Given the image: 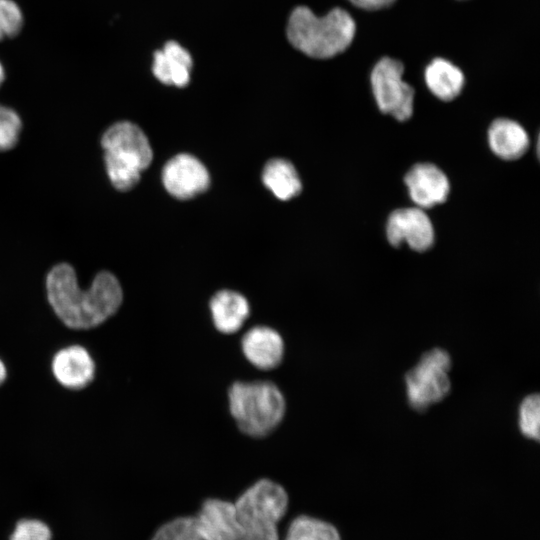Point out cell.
<instances>
[{
    "mask_svg": "<svg viewBox=\"0 0 540 540\" xmlns=\"http://www.w3.org/2000/svg\"><path fill=\"white\" fill-rule=\"evenodd\" d=\"M48 301L68 327L88 329L116 313L123 301L119 280L108 271L99 272L87 290H81L74 268L68 263L55 265L46 277Z\"/></svg>",
    "mask_w": 540,
    "mask_h": 540,
    "instance_id": "1",
    "label": "cell"
},
{
    "mask_svg": "<svg viewBox=\"0 0 540 540\" xmlns=\"http://www.w3.org/2000/svg\"><path fill=\"white\" fill-rule=\"evenodd\" d=\"M356 23L342 8H334L324 16L299 6L293 10L287 25L289 42L299 51L316 59H327L345 51L352 43Z\"/></svg>",
    "mask_w": 540,
    "mask_h": 540,
    "instance_id": "2",
    "label": "cell"
},
{
    "mask_svg": "<svg viewBox=\"0 0 540 540\" xmlns=\"http://www.w3.org/2000/svg\"><path fill=\"white\" fill-rule=\"evenodd\" d=\"M229 412L238 429L247 436L263 438L281 424L286 400L272 381H235L228 388Z\"/></svg>",
    "mask_w": 540,
    "mask_h": 540,
    "instance_id": "3",
    "label": "cell"
},
{
    "mask_svg": "<svg viewBox=\"0 0 540 540\" xmlns=\"http://www.w3.org/2000/svg\"><path fill=\"white\" fill-rule=\"evenodd\" d=\"M101 146L109 180L120 191L132 189L152 162L153 151L146 134L130 121H119L107 128Z\"/></svg>",
    "mask_w": 540,
    "mask_h": 540,
    "instance_id": "4",
    "label": "cell"
},
{
    "mask_svg": "<svg viewBox=\"0 0 540 540\" xmlns=\"http://www.w3.org/2000/svg\"><path fill=\"white\" fill-rule=\"evenodd\" d=\"M240 540H279L278 522L288 507V494L278 483L261 479L234 503Z\"/></svg>",
    "mask_w": 540,
    "mask_h": 540,
    "instance_id": "5",
    "label": "cell"
},
{
    "mask_svg": "<svg viewBox=\"0 0 540 540\" xmlns=\"http://www.w3.org/2000/svg\"><path fill=\"white\" fill-rule=\"evenodd\" d=\"M452 358L443 348L421 355L404 377L405 395L410 408L423 412L444 400L451 392Z\"/></svg>",
    "mask_w": 540,
    "mask_h": 540,
    "instance_id": "6",
    "label": "cell"
},
{
    "mask_svg": "<svg viewBox=\"0 0 540 540\" xmlns=\"http://www.w3.org/2000/svg\"><path fill=\"white\" fill-rule=\"evenodd\" d=\"M403 64L383 57L371 73L372 91L379 110L398 121H406L413 114L414 89L402 79Z\"/></svg>",
    "mask_w": 540,
    "mask_h": 540,
    "instance_id": "7",
    "label": "cell"
},
{
    "mask_svg": "<svg viewBox=\"0 0 540 540\" xmlns=\"http://www.w3.org/2000/svg\"><path fill=\"white\" fill-rule=\"evenodd\" d=\"M386 236L392 246L398 247L405 242L417 252L427 251L435 241L432 221L419 207L394 210L388 217Z\"/></svg>",
    "mask_w": 540,
    "mask_h": 540,
    "instance_id": "8",
    "label": "cell"
},
{
    "mask_svg": "<svg viewBox=\"0 0 540 540\" xmlns=\"http://www.w3.org/2000/svg\"><path fill=\"white\" fill-rule=\"evenodd\" d=\"M162 181L172 196L184 200L204 192L210 184V177L201 161L190 154L182 153L165 164Z\"/></svg>",
    "mask_w": 540,
    "mask_h": 540,
    "instance_id": "9",
    "label": "cell"
},
{
    "mask_svg": "<svg viewBox=\"0 0 540 540\" xmlns=\"http://www.w3.org/2000/svg\"><path fill=\"white\" fill-rule=\"evenodd\" d=\"M411 200L421 209L432 208L446 201L450 182L446 174L431 163H418L405 175Z\"/></svg>",
    "mask_w": 540,
    "mask_h": 540,
    "instance_id": "10",
    "label": "cell"
},
{
    "mask_svg": "<svg viewBox=\"0 0 540 540\" xmlns=\"http://www.w3.org/2000/svg\"><path fill=\"white\" fill-rule=\"evenodd\" d=\"M240 345L247 361L260 370L277 368L285 354L282 335L266 325H256L247 330L241 338Z\"/></svg>",
    "mask_w": 540,
    "mask_h": 540,
    "instance_id": "11",
    "label": "cell"
},
{
    "mask_svg": "<svg viewBox=\"0 0 540 540\" xmlns=\"http://www.w3.org/2000/svg\"><path fill=\"white\" fill-rule=\"evenodd\" d=\"M194 517L200 531L208 540H240L234 503L207 499Z\"/></svg>",
    "mask_w": 540,
    "mask_h": 540,
    "instance_id": "12",
    "label": "cell"
},
{
    "mask_svg": "<svg viewBox=\"0 0 540 540\" xmlns=\"http://www.w3.org/2000/svg\"><path fill=\"white\" fill-rule=\"evenodd\" d=\"M52 370L63 386L80 389L92 381L95 366L86 349L75 345L60 350L54 356Z\"/></svg>",
    "mask_w": 540,
    "mask_h": 540,
    "instance_id": "13",
    "label": "cell"
},
{
    "mask_svg": "<svg viewBox=\"0 0 540 540\" xmlns=\"http://www.w3.org/2000/svg\"><path fill=\"white\" fill-rule=\"evenodd\" d=\"M209 309L214 327L223 334L239 331L251 311L246 297L230 289L216 292L210 299Z\"/></svg>",
    "mask_w": 540,
    "mask_h": 540,
    "instance_id": "14",
    "label": "cell"
},
{
    "mask_svg": "<svg viewBox=\"0 0 540 540\" xmlns=\"http://www.w3.org/2000/svg\"><path fill=\"white\" fill-rule=\"evenodd\" d=\"M193 61L190 53L176 41H168L153 56L152 72L163 84L184 87L189 83Z\"/></svg>",
    "mask_w": 540,
    "mask_h": 540,
    "instance_id": "15",
    "label": "cell"
},
{
    "mask_svg": "<svg viewBox=\"0 0 540 540\" xmlns=\"http://www.w3.org/2000/svg\"><path fill=\"white\" fill-rule=\"evenodd\" d=\"M487 139L492 152L508 161L522 157L530 143L526 130L518 122L507 118H499L491 123Z\"/></svg>",
    "mask_w": 540,
    "mask_h": 540,
    "instance_id": "16",
    "label": "cell"
},
{
    "mask_svg": "<svg viewBox=\"0 0 540 540\" xmlns=\"http://www.w3.org/2000/svg\"><path fill=\"white\" fill-rule=\"evenodd\" d=\"M424 78L431 93L442 101L459 96L465 81L462 71L443 58H435L428 64Z\"/></svg>",
    "mask_w": 540,
    "mask_h": 540,
    "instance_id": "17",
    "label": "cell"
},
{
    "mask_svg": "<svg viewBox=\"0 0 540 540\" xmlns=\"http://www.w3.org/2000/svg\"><path fill=\"white\" fill-rule=\"evenodd\" d=\"M265 186L280 200L297 196L302 188L299 175L291 162L286 159H271L263 169Z\"/></svg>",
    "mask_w": 540,
    "mask_h": 540,
    "instance_id": "18",
    "label": "cell"
},
{
    "mask_svg": "<svg viewBox=\"0 0 540 540\" xmlns=\"http://www.w3.org/2000/svg\"><path fill=\"white\" fill-rule=\"evenodd\" d=\"M285 540H341V538L332 524L301 515L291 522Z\"/></svg>",
    "mask_w": 540,
    "mask_h": 540,
    "instance_id": "19",
    "label": "cell"
},
{
    "mask_svg": "<svg viewBox=\"0 0 540 540\" xmlns=\"http://www.w3.org/2000/svg\"><path fill=\"white\" fill-rule=\"evenodd\" d=\"M518 428L527 439L540 438V398L537 393L525 396L518 407Z\"/></svg>",
    "mask_w": 540,
    "mask_h": 540,
    "instance_id": "20",
    "label": "cell"
},
{
    "mask_svg": "<svg viewBox=\"0 0 540 540\" xmlns=\"http://www.w3.org/2000/svg\"><path fill=\"white\" fill-rule=\"evenodd\" d=\"M151 540H208L195 517H179L162 525Z\"/></svg>",
    "mask_w": 540,
    "mask_h": 540,
    "instance_id": "21",
    "label": "cell"
},
{
    "mask_svg": "<svg viewBox=\"0 0 540 540\" xmlns=\"http://www.w3.org/2000/svg\"><path fill=\"white\" fill-rule=\"evenodd\" d=\"M22 121L18 113L0 104V151L12 149L19 140Z\"/></svg>",
    "mask_w": 540,
    "mask_h": 540,
    "instance_id": "22",
    "label": "cell"
},
{
    "mask_svg": "<svg viewBox=\"0 0 540 540\" xmlns=\"http://www.w3.org/2000/svg\"><path fill=\"white\" fill-rule=\"evenodd\" d=\"M23 23L20 6L14 0H0V41L19 34Z\"/></svg>",
    "mask_w": 540,
    "mask_h": 540,
    "instance_id": "23",
    "label": "cell"
},
{
    "mask_svg": "<svg viewBox=\"0 0 540 540\" xmlns=\"http://www.w3.org/2000/svg\"><path fill=\"white\" fill-rule=\"evenodd\" d=\"M50 528L36 519H22L17 522L10 540H51Z\"/></svg>",
    "mask_w": 540,
    "mask_h": 540,
    "instance_id": "24",
    "label": "cell"
},
{
    "mask_svg": "<svg viewBox=\"0 0 540 540\" xmlns=\"http://www.w3.org/2000/svg\"><path fill=\"white\" fill-rule=\"evenodd\" d=\"M353 5L364 10H379L392 5L396 0H349Z\"/></svg>",
    "mask_w": 540,
    "mask_h": 540,
    "instance_id": "25",
    "label": "cell"
},
{
    "mask_svg": "<svg viewBox=\"0 0 540 540\" xmlns=\"http://www.w3.org/2000/svg\"><path fill=\"white\" fill-rule=\"evenodd\" d=\"M6 377V368L3 362L0 360V384L4 381Z\"/></svg>",
    "mask_w": 540,
    "mask_h": 540,
    "instance_id": "26",
    "label": "cell"
},
{
    "mask_svg": "<svg viewBox=\"0 0 540 540\" xmlns=\"http://www.w3.org/2000/svg\"><path fill=\"white\" fill-rule=\"evenodd\" d=\"M4 80H5V69H4L3 64L0 61V86L2 85Z\"/></svg>",
    "mask_w": 540,
    "mask_h": 540,
    "instance_id": "27",
    "label": "cell"
}]
</instances>
